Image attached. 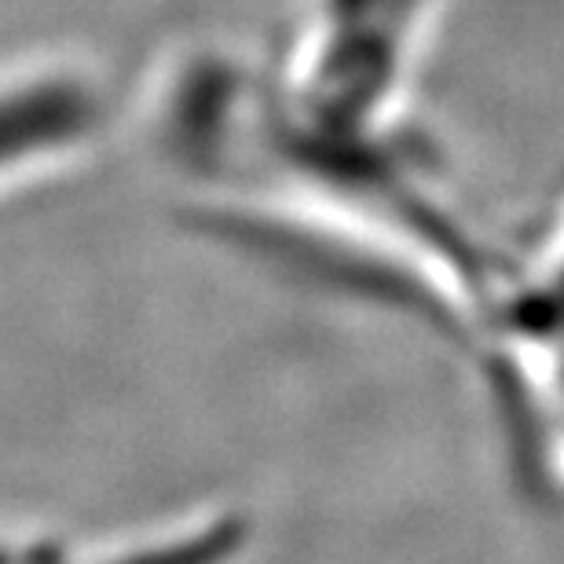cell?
I'll return each mask as SVG.
<instances>
[{"instance_id": "6da1fadb", "label": "cell", "mask_w": 564, "mask_h": 564, "mask_svg": "<svg viewBox=\"0 0 564 564\" xmlns=\"http://www.w3.org/2000/svg\"><path fill=\"white\" fill-rule=\"evenodd\" d=\"M110 88L70 52H26L4 70V187L37 191L82 165L107 137Z\"/></svg>"}]
</instances>
